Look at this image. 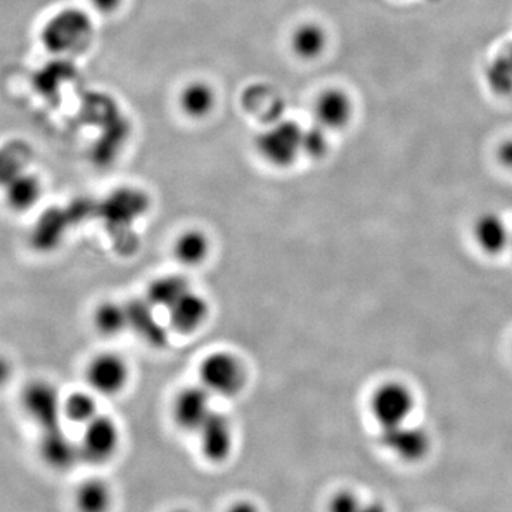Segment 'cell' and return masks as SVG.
Returning a JSON list of instances; mask_svg holds the SVG:
<instances>
[{
	"label": "cell",
	"instance_id": "obj_23",
	"mask_svg": "<svg viewBox=\"0 0 512 512\" xmlns=\"http://www.w3.org/2000/svg\"><path fill=\"white\" fill-rule=\"evenodd\" d=\"M99 416V404L93 394L73 392L63 399V417L74 424L86 426Z\"/></svg>",
	"mask_w": 512,
	"mask_h": 512
},
{
	"label": "cell",
	"instance_id": "obj_33",
	"mask_svg": "<svg viewBox=\"0 0 512 512\" xmlns=\"http://www.w3.org/2000/svg\"><path fill=\"white\" fill-rule=\"evenodd\" d=\"M171 512H191V511L184 510V508H180V510H174V511H171Z\"/></svg>",
	"mask_w": 512,
	"mask_h": 512
},
{
	"label": "cell",
	"instance_id": "obj_25",
	"mask_svg": "<svg viewBox=\"0 0 512 512\" xmlns=\"http://www.w3.org/2000/svg\"><path fill=\"white\" fill-rule=\"evenodd\" d=\"M328 130L315 124L309 128H303L302 154L318 160L325 157L329 151Z\"/></svg>",
	"mask_w": 512,
	"mask_h": 512
},
{
	"label": "cell",
	"instance_id": "obj_8",
	"mask_svg": "<svg viewBox=\"0 0 512 512\" xmlns=\"http://www.w3.org/2000/svg\"><path fill=\"white\" fill-rule=\"evenodd\" d=\"M130 370L126 360L117 353H100L90 360L86 369V380L90 390L114 396L119 394L127 386Z\"/></svg>",
	"mask_w": 512,
	"mask_h": 512
},
{
	"label": "cell",
	"instance_id": "obj_24",
	"mask_svg": "<svg viewBox=\"0 0 512 512\" xmlns=\"http://www.w3.org/2000/svg\"><path fill=\"white\" fill-rule=\"evenodd\" d=\"M107 204L113 205L109 207L111 217H117L119 220H133L136 215L146 208V197L143 192L136 190H120L114 192Z\"/></svg>",
	"mask_w": 512,
	"mask_h": 512
},
{
	"label": "cell",
	"instance_id": "obj_22",
	"mask_svg": "<svg viewBox=\"0 0 512 512\" xmlns=\"http://www.w3.org/2000/svg\"><path fill=\"white\" fill-rule=\"evenodd\" d=\"M94 328L100 335L113 338L128 329L127 306L117 302H103L93 313Z\"/></svg>",
	"mask_w": 512,
	"mask_h": 512
},
{
	"label": "cell",
	"instance_id": "obj_27",
	"mask_svg": "<svg viewBox=\"0 0 512 512\" xmlns=\"http://www.w3.org/2000/svg\"><path fill=\"white\" fill-rule=\"evenodd\" d=\"M495 157H497L498 164L504 167L505 170L511 171L512 173V138L503 141L495 151Z\"/></svg>",
	"mask_w": 512,
	"mask_h": 512
},
{
	"label": "cell",
	"instance_id": "obj_9",
	"mask_svg": "<svg viewBox=\"0 0 512 512\" xmlns=\"http://www.w3.org/2000/svg\"><path fill=\"white\" fill-rule=\"evenodd\" d=\"M212 394L202 384L181 389L173 403V419L180 429L200 430L204 421L214 410L211 407Z\"/></svg>",
	"mask_w": 512,
	"mask_h": 512
},
{
	"label": "cell",
	"instance_id": "obj_28",
	"mask_svg": "<svg viewBox=\"0 0 512 512\" xmlns=\"http://www.w3.org/2000/svg\"><path fill=\"white\" fill-rule=\"evenodd\" d=\"M124 0H90L93 8L97 10V12L103 13V15H111V13H116L117 10L120 9V6L123 5Z\"/></svg>",
	"mask_w": 512,
	"mask_h": 512
},
{
	"label": "cell",
	"instance_id": "obj_7",
	"mask_svg": "<svg viewBox=\"0 0 512 512\" xmlns=\"http://www.w3.org/2000/svg\"><path fill=\"white\" fill-rule=\"evenodd\" d=\"M22 406L26 414L43 431L60 426L63 419V399L53 384L33 382L22 393Z\"/></svg>",
	"mask_w": 512,
	"mask_h": 512
},
{
	"label": "cell",
	"instance_id": "obj_4",
	"mask_svg": "<svg viewBox=\"0 0 512 512\" xmlns=\"http://www.w3.org/2000/svg\"><path fill=\"white\" fill-rule=\"evenodd\" d=\"M92 20L83 10L67 9L50 20L45 29V43L53 52H79L92 40Z\"/></svg>",
	"mask_w": 512,
	"mask_h": 512
},
{
	"label": "cell",
	"instance_id": "obj_14",
	"mask_svg": "<svg viewBox=\"0 0 512 512\" xmlns=\"http://www.w3.org/2000/svg\"><path fill=\"white\" fill-rule=\"evenodd\" d=\"M40 456L47 466L59 471L70 470L82 461L79 443H74L64 433L62 426L43 431L42 440H40Z\"/></svg>",
	"mask_w": 512,
	"mask_h": 512
},
{
	"label": "cell",
	"instance_id": "obj_5",
	"mask_svg": "<svg viewBox=\"0 0 512 512\" xmlns=\"http://www.w3.org/2000/svg\"><path fill=\"white\" fill-rule=\"evenodd\" d=\"M379 444L394 457L409 464L423 461L433 447L429 431L413 424L412 421L379 430Z\"/></svg>",
	"mask_w": 512,
	"mask_h": 512
},
{
	"label": "cell",
	"instance_id": "obj_30",
	"mask_svg": "<svg viewBox=\"0 0 512 512\" xmlns=\"http://www.w3.org/2000/svg\"><path fill=\"white\" fill-rule=\"evenodd\" d=\"M227 512H261L258 505L249 500H241L238 503L232 504Z\"/></svg>",
	"mask_w": 512,
	"mask_h": 512
},
{
	"label": "cell",
	"instance_id": "obj_12",
	"mask_svg": "<svg viewBox=\"0 0 512 512\" xmlns=\"http://www.w3.org/2000/svg\"><path fill=\"white\" fill-rule=\"evenodd\" d=\"M512 224L495 211L478 215L471 227L474 244L483 254L498 256L510 251Z\"/></svg>",
	"mask_w": 512,
	"mask_h": 512
},
{
	"label": "cell",
	"instance_id": "obj_1",
	"mask_svg": "<svg viewBox=\"0 0 512 512\" xmlns=\"http://www.w3.org/2000/svg\"><path fill=\"white\" fill-rule=\"evenodd\" d=\"M416 406V393L409 384L400 380H387L370 394L369 412L379 430L412 421Z\"/></svg>",
	"mask_w": 512,
	"mask_h": 512
},
{
	"label": "cell",
	"instance_id": "obj_29",
	"mask_svg": "<svg viewBox=\"0 0 512 512\" xmlns=\"http://www.w3.org/2000/svg\"><path fill=\"white\" fill-rule=\"evenodd\" d=\"M13 366L8 357L0 355V389L12 379Z\"/></svg>",
	"mask_w": 512,
	"mask_h": 512
},
{
	"label": "cell",
	"instance_id": "obj_18",
	"mask_svg": "<svg viewBox=\"0 0 512 512\" xmlns=\"http://www.w3.org/2000/svg\"><path fill=\"white\" fill-rule=\"evenodd\" d=\"M217 104V93L210 83L195 80L188 83L178 96V106L185 116L202 120L210 116Z\"/></svg>",
	"mask_w": 512,
	"mask_h": 512
},
{
	"label": "cell",
	"instance_id": "obj_10",
	"mask_svg": "<svg viewBox=\"0 0 512 512\" xmlns=\"http://www.w3.org/2000/svg\"><path fill=\"white\" fill-rule=\"evenodd\" d=\"M313 113H315L316 124L326 130H343L353 119L355 101L346 90L340 87H329L316 97Z\"/></svg>",
	"mask_w": 512,
	"mask_h": 512
},
{
	"label": "cell",
	"instance_id": "obj_17",
	"mask_svg": "<svg viewBox=\"0 0 512 512\" xmlns=\"http://www.w3.org/2000/svg\"><path fill=\"white\" fill-rule=\"evenodd\" d=\"M289 43L293 55L305 62H312L325 53L329 36L320 23L305 22L293 29Z\"/></svg>",
	"mask_w": 512,
	"mask_h": 512
},
{
	"label": "cell",
	"instance_id": "obj_15",
	"mask_svg": "<svg viewBox=\"0 0 512 512\" xmlns=\"http://www.w3.org/2000/svg\"><path fill=\"white\" fill-rule=\"evenodd\" d=\"M42 181L37 175L22 170L3 183L6 204L13 211L32 210L42 198Z\"/></svg>",
	"mask_w": 512,
	"mask_h": 512
},
{
	"label": "cell",
	"instance_id": "obj_13",
	"mask_svg": "<svg viewBox=\"0 0 512 512\" xmlns=\"http://www.w3.org/2000/svg\"><path fill=\"white\" fill-rule=\"evenodd\" d=\"M171 329L180 335H191L207 322L210 305L200 293L188 291L167 309Z\"/></svg>",
	"mask_w": 512,
	"mask_h": 512
},
{
	"label": "cell",
	"instance_id": "obj_21",
	"mask_svg": "<svg viewBox=\"0 0 512 512\" xmlns=\"http://www.w3.org/2000/svg\"><path fill=\"white\" fill-rule=\"evenodd\" d=\"M210 239L200 229H188L174 242V256L181 265H201L210 255Z\"/></svg>",
	"mask_w": 512,
	"mask_h": 512
},
{
	"label": "cell",
	"instance_id": "obj_34",
	"mask_svg": "<svg viewBox=\"0 0 512 512\" xmlns=\"http://www.w3.org/2000/svg\"><path fill=\"white\" fill-rule=\"evenodd\" d=\"M510 251L512 252V232H511V244H510Z\"/></svg>",
	"mask_w": 512,
	"mask_h": 512
},
{
	"label": "cell",
	"instance_id": "obj_11",
	"mask_svg": "<svg viewBox=\"0 0 512 512\" xmlns=\"http://www.w3.org/2000/svg\"><path fill=\"white\" fill-rule=\"evenodd\" d=\"M204 458L210 463L227 461L234 448V429L225 414L212 412L197 431Z\"/></svg>",
	"mask_w": 512,
	"mask_h": 512
},
{
	"label": "cell",
	"instance_id": "obj_6",
	"mask_svg": "<svg viewBox=\"0 0 512 512\" xmlns=\"http://www.w3.org/2000/svg\"><path fill=\"white\" fill-rule=\"evenodd\" d=\"M80 457L84 463L100 466L116 456L120 447V429L109 416H99L84 426L79 441Z\"/></svg>",
	"mask_w": 512,
	"mask_h": 512
},
{
	"label": "cell",
	"instance_id": "obj_16",
	"mask_svg": "<svg viewBox=\"0 0 512 512\" xmlns=\"http://www.w3.org/2000/svg\"><path fill=\"white\" fill-rule=\"evenodd\" d=\"M128 328L136 330L150 345L161 348L167 343V332L154 315V306L147 299H134L127 303Z\"/></svg>",
	"mask_w": 512,
	"mask_h": 512
},
{
	"label": "cell",
	"instance_id": "obj_20",
	"mask_svg": "<svg viewBox=\"0 0 512 512\" xmlns=\"http://www.w3.org/2000/svg\"><path fill=\"white\" fill-rule=\"evenodd\" d=\"M191 291L190 282L183 275H164L154 279L147 288L146 299L154 308L167 311L185 293Z\"/></svg>",
	"mask_w": 512,
	"mask_h": 512
},
{
	"label": "cell",
	"instance_id": "obj_3",
	"mask_svg": "<svg viewBox=\"0 0 512 512\" xmlns=\"http://www.w3.org/2000/svg\"><path fill=\"white\" fill-rule=\"evenodd\" d=\"M200 384L211 394L234 397L247 384V369L238 356L231 352H214L202 359L198 367Z\"/></svg>",
	"mask_w": 512,
	"mask_h": 512
},
{
	"label": "cell",
	"instance_id": "obj_2",
	"mask_svg": "<svg viewBox=\"0 0 512 512\" xmlns=\"http://www.w3.org/2000/svg\"><path fill=\"white\" fill-rule=\"evenodd\" d=\"M303 128L296 121L278 120L255 138V150L266 164L288 168L302 154Z\"/></svg>",
	"mask_w": 512,
	"mask_h": 512
},
{
	"label": "cell",
	"instance_id": "obj_26",
	"mask_svg": "<svg viewBox=\"0 0 512 512\" xmlns=\"http://www.w3.org/2000/svg\"><path fill=\"white\" fill-rule=\"evenodd\" d=\"M365 503V498L360 497L355 490L350 488H342L336 491L332 497L329 498L328 512H357Z\"/></svg>",
	"mask_w": 512,
	"mask_h": 512
},
{
	"label": "cell",
	"instance_id": "obj_31",
	"mask_svg": "<svg viewBox=\"0 0 512 512\" xmlns=\"http://www.w3.org/2000/svg\"><path fill=\"white\" fill-rule=\"evenodd\" d=\"M357 512H389L386 505L379 500H365L360 510Z\"/></svg>",
	"mask_w": 512,
	"mask_h": 512
},
{
	"label": "cell",
	"instance_id": "obj_19",
	"mask_svg": "<svg viewBox=\"0 0 512 512\" xmlns=\"http://www.w3.org/2000/svg\"><path fill=\"white\" fill-rule=\"evenodd\" d=\"M74 504L79 512H110L113 507V490L107 481L90 478L77 487Z\"/></svg>",
	"mask_w": 512,
	"mask_h": 512
},
{
	"label": "cell",
	"instance_id": "obj_32",
	"mask_svg": "<svg viewBox=\"0 0 512 512\" xmlns=\"http://www.w3.org/2000/svg\"><path fill=\"white\" fill-rule=\"evenodd\" d=\"M500 55L503 57L505 64H507L508 72H510L512 79V45L505 47L503 52H500Z\"/></svg>",
	"mask_w": 512,
	"mask_h": 512
}]
</instances>
